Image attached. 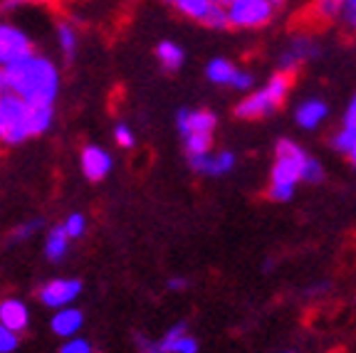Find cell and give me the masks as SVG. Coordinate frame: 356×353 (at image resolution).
Returning <instances> with one entry per match:
<instances>
[{
	"label": "cell",
	"instance_id": "cell-1",
	"mask_svg": "<svg viewBox=\"0 0 356 353\" xmlns=\"http://www.w3.org/2000/svg\"><path fill=\"white\" fill-rule=\"evenodd\" d=\"M60 67L40 52L0 69V92H10L30 104H55L60 97Z\"/></svg>",
	"mask_w": 356,
	"mask_h": 353
},
{
	"label": "cell",
	"instance_id": "cell-2",
	"mask_svg": "<svg viewBox=\"0 0 356 353\" xmlns=\"http://www.w3.org/2000/svg\"><path fill=\"white\" fill-rule=\"evenodd\" d=\"M0 114L6 124L3 144L8 146L44 136L55 124V104H30L10 92H0Z\"/></svg>",
	"mask_w": 356,
	"mask_h": 353
},
{
	"label": "cell",
	"instance_id": "cell-3",
	"mask_svg": "<svg viewBox=\"0 0 356 353\" xmlns=\"http://www.w3.org/2000/svg\"><path fill=\"white\" fill-rule=\"evenodd\" d=\"M289 87H292V74L289 72L273 74L265 89L250 94L248 99H243L235 106V116H240V119H262V116L275 114L282 106V101L287 99Z\"/></svg>",
	"mask_w": 356,
	"mask_h": 353
},
{
	"label": "cell",
	"instance_id": "cell-4",
	"mask_svg": "<svg viewBox=\"0 0 356 353\" xmlns=\"http://www.w3.org/2000/svg\"><path fill=\"white\" fill-rule=\"evenodd\" d=\"M307 154L295 144L282 138L277 144V161L273 166V186H289L295 188L302 181V168H305Z\"/></svg>",
	"mask_w": 356,
	"mask_h": 353
},
{
	"label": "cell",
	"instance_id": "cell-5",
	"mask_svg": "<svg viewBox=\"0 0 356 353\" xmlns=\"http://www.w3.org/2000/svg\"><path fill=\"white\" fill-rule=\"evenodd\" d=\"M35 50V42L28 33L13 22H0V69L13 67L30 57Z\"/></svg>",
	"mask_w": 356,
	"mask_h": 353
},
{
	"label": "cell",
	"instance_id": "cell-6",
	"mask_svg": "<svg viewBox=\"0 0 356 353\" xmlns=\"http://www.w3.org/2000/svg\"><path fill=\"white\" fill-rule=\"evenodd\" d=\"M225 10L233 28H262L275 15L270 0H230Z\"/></svg>",
	"mask_w": 356,
	"mask_h": 353
},
{
	"label": "cell",
	"instance_id": "cell-7",
	"mask_svg": "<svg viewBox=\"0 0 356 353\" xmlns=\"http://www.w3.org/2000/svg\"><path fill=\"white\" fill-rule=\"evenodd\" d=\"M82 281L77 277H57V279L44 281L42 287L38 289V299L42 306L57 311L65 306H72L82 294Z\"/></svg>",
	"mask_w": 356,
	"mask_h": 353
},
{
	"label": "cell",
	"instance_id": "cell-8",
	"mask_svg": "<svg viewBox=\"0 0 356 353\" xmlns=\"http://www.w3.org/2000/svg\"><path fill=\"white\" fill-rule=\"evenodd\" d=\"M79 168H82L87 181L99 183L111 173L114 161H111V154L106 149H102V146H97V144H87L79 151Z\"/></svg>",
	"mask_w": 356,
	"mask_h": 353
},
{
	"label": "cell",
	"instance_id": "cell-9",
	"mask_svg": "<svg viewBox=\"0 0 356 353\" xmlns=\"http://www.w3.org/2000/svg\"><path fill=\"white\" fill-rule=\"evenodd\" d=\"M176 126L181 136H188V133H213L218 126V116L208 109H178Z\"/></svg>",
	"mask_w": 356,
	"mask_h": 353
},
{
	"label": "cell",
	"instance_id": "cell-10",
	"mask_svg": "<svg viewBox=\"0 0 356 353\" xmlns=\"http://www.w3.org/2000/svg\"><path fill=\"white\" fill-rule=\"evenodd\" d=\"M188 166L193 168L198 176H225L235 168V156L230 151H220V154H200V156H188Z\"/></svg>",
	"mask_w": 356,
	"mask_h": 353
},
{
	"label": "cell",
	"instance_id": "cell-11",
	"mask_svg": "<svg viewBox=\"0 0 356 353\" xmlns=\"http://www.w3.org/2000/svg\"><path fill=\"white\" fill-rule=\"evenodd\" d=\"M50 329L55 336H60L62 341L67 338H74L84 329V311L77 306H65V309H57L50 319Z\"/></svg>",
	"mask_w": 356,
	"mask_h": 353
},
{
	"label": "cell",
	"instance_id": "cell-12",
	"mask_svg": "<svg viewBox=\"0 0 356 353\" xmlns=\"http://www.w3.org/2000/svg\"><path fill=\"white\" fill-rule=\"evenodd\" d=\"M159 346H161L163 353H198V348H200L198 341H195V336L188 334V324H186V321L173 324L171 329L163 334Z\"/></svg>",
	"mask_w": 356,
	"mask_h": 353
},
{
	"label": "cell",
	"instance_id": "cell-13",
	"mask_svg": "<svg viewBox=\"0 0 356 353\" xmlns=\"http://www.w3.org/2000/svg\"><path fill=\"white\" fill-rule=\"evenodd\" d=\"M0 324L15 334H22L30 326V309L22 299H3L0 302Z\"/></svg>",
	"mask_w": 356,
	"mask_h": 353
},
{
	"label": "cell",
	"instance_id": "cell-14",
	"mask_svg": "<svg viewBox=\"0 0 356 353\" xmlns=\"http://www.w3.org/2000/svg\"><path fill=\"white\" fill-rule=\"evenodd\" d=\"M317 47H314V42L312 40H305V38H300V40H295V42L289 44V50L284 52L282 57H280V72H295L297 67L302 65V62H307V60H312V57H317Z\"/></svg>",
	"mask_w": 356,
	"mask_h": 353
},
{
	"label": "cell",
	"instance_id": "cell-15",
	"mask_svg": "<svg viewBox=\"0 0 356 353\" xmlns=\"http://www.w3.org/2000/svg\"><path fill=\"white\" fill-rule=\"evenodd\" d=\"M55 35H57V44H60V52L67 62H74L77 60V52H79V30L72 20H57V28H55Z\"/></svg>",
	"mask_w": 356,
	"mask_h": 353
},
{
	"label": "cell",
	"instance_id": "cell-16",
	"mask_svg": "<svg viewBox=\"0 0 356 353\" xmlns=\"http://www.w3.org/2000/svg\"><path fill=\"white\" fill-rule=\"evenodd\" d=\"M70 243L72 240L67 238L62 225H52L50 230L44 232V245H42V252L44 257L50 262H62L70 252Z\"/></svg>",
	"mask_w": 356,
	"mask_h": 353
},
{
	"label": "cell",
	"instance_id": "cell-17",
	"mask_svg": "<svg viewBox=\"0 0 356 353\" xmlns=\"http://www.w3.org/2000/svg\"><path fill=\"white\" fill-rule=\"evenodd\" d=\"M156 60H159V65H161L166 72H178L186 62V52H184V47H178L171 40H163V42L156 44Z\"/></svg>",
	"mask_w": 356,
	"mask_h": 353
},
{
	"label": "cell",
	"instance_id": "cell-18",
	"mask_svg": "<svg viewBox=\"0 0 356 353\" xmlns=\"http://www.w3.org/2000/svg\"><path fill=\"white\" fill-rule=\"evenodd\" d=\"M329 114L327 104L319 99H309L297 109V122H300L302 129H317L319 124L324 122V116Z\"/></svg>",
	"mask_w": 356,
	"mask_h": 353
},
{
	"label": "cell",
	"instance_id": "cell-19",
	"mask_svg": "<svg viewBox=\"0 0 356 353\" xmlns=\"http://www.w3.org/2000/svg\"><path fill=\"white\" fill-rule=\"evenodd\" d=\"M238 72V67L233 62L222 60V57H216L206 65V77L211 79L213 84H220V87H230L233 84V77Z\"/></svg>",
	"mask_w": 356,
	"mask_h": 353
},
{
	"label": "cell",
	"instance_id": "cell-20",
	"mask_svg": "<svg viewBox=\"0 0 356 353\" xmlns=\"http://www.w3.org/2000/svg\"><path fill=\"white\" fill-rule=\"evenodd\" d=\"M176 8L181 15L191 17V20H203V15L208 13V8L213 6V0H166Z\"/></svg>",
	"mask_w": 356,
	"mask_h": 353
},
{
	"label": "cell",
	"instance_id": "cell-21",
	"mask_svg": "<svg viewBox=\"0 0 356 353\" xmlns=\"http://www.w3.org/2000/svg\"><path fill=\"white\" fill-rule=\"evenodd\" d=\"M186 156H200L213 151V133H188L184 136Z\"/></svg>",
	"mask_w": 356,
	"mask_h": 353
},
{
	"label": "cell",
	"instance_id": "cell-22",
	"mask_svg": "<svg viewBox=\"0 0 356 353\" xmlns=\"http://www.w3.org/2000/svg\"><path fill=\"white\" fill-rule=\"evenodd\" d=\"M44 227L42 217H30V220L20 222L15 230L10 232V243H22V240H30L35 235H40V230Z\"/></svg>",
	"mask_w": 356,
	"mask_h": 353
},
{
	"label": "cell",
	"instance_id": "cell-23",
	"mask_svg": "<svg viewBox=\"0 0 356 353\" xmlns=\"http://www.w3.org/2000/svg\"><path fill=\"white\" fill-rule=\"evenodd\" d=\"M60 225L70 240H79V238H84V232H87V217H84L82 213H70Z\"/></svg>",
	"mask_w": 356,
	"mask_h": 353
},
{
	"label": "cell",
	"instance_id": "cell-24",
	"mask_svg": "<svg viewBox=\"0 0 356 353\" xmlns=\"http://www.w3.org/2000/svg\"><path fill=\"white\" fill-rule=\"evenodd\" d=\"M203 25L206 28H211V30H225V28H230V22H228V10L222 6H216L213 3L211 8H208V13L203 15Z\"/></svg>",
	"mask_w": 356,
	"mask_h": 353
},
{
	"label": "cell",
	"instance_id": "cell-25",
	"mask_svg": "<svg viewBox=\"0 0 356 353\" xmlns=\"http://www.w3.org/2000/svg\"><path fill=\"white\" fill-rule=\"evenodd\" d=\"M346 0H314V10L324 20H332V17H339L344 13Z\"/></svg>",
	"mask_w": 356,
	"mask_h": 353
},
{
	"label": "cell",
	"instance_id": "cell-26",
	"mask_svg": "<svg viewBox=\"0 0 356 353\" xmlns=\"http://www.w3.org/2000/svg\"><path fill=\"white\" fill-rule=\"evenodd\" d=\"M114 141H117L119 149H134L136 146V133H134V129L129 126V124H117L114 126Z\"/></svg>",
	"mask_w": 356,
	"mask_h": 353
},
{
	"label": "cell",
	"instance_id": "cell-27",
	"mask_svg": "<svg viewBox=\"0 0 356 353\" xmlns=\"http://www.w3.org/2000/svg\"><path fill=\"white\" fill-rule=\"evenodd\" d=\"M57 353H97V351H95V346L87 341V338L74 336V338H67Z\"/></svg>",
	"mask_w": 356,
	"mask_h": 353
},
{
	"label": "cell",
	"instance_id": "cell-28",
	"mask_svg": "<svg viewBox=\"0 0 356 353\" xmlns=\"http://www.w3.org/2000/svg\"><path fill=\"white\" fill-rule=\"evenodd\" d=\"M322 178H324L322 163H317L314 158H309V156H307L305 168H302V181H307V183H322Z\"/></svg>",
	"mask_w": 356,
	"mask_h": 353
},
{
	"label": "cell",
	"instance_id": "cell-29",
	"mask_svg": "<svg viewBox=\"0 0 356 353\" xmlns=\"http://www.w3.org/2000/svg\"><path fill=\"white\" fill-rule=\"evenodd\" d=\"M20 343V334L10 331L6 326L0 324V353H13Z\"/></svg>",
	"mask_w": 356,
	"mask_h": 353
},
{
	"label": "cell",
	"instance_id": "cell-30",
	"mask_svg": "<svg viewBox=\"0 0 356 353\" xmlns=\"http://www.w3.org/2000/svg\"><path fill=\"white\" fill-rule=\"evenodd\" d=\"M134 343H136V351H139V353H163L161 346H159V341L144 338L141 334H136V336H134Z\"/></svg>",
	"mask_w": 356,
	"mask_h": 353
},
{
	"label": "cell",
	"instance_id": "cell-31",
	"mask_svg": "<svg viewBox=\"0 0 356 353\" xmlns=\"http://www.w3.org/2000/svg\"><path fill=\"white\" fill-rule=\"evenodd\" d=\"M52 3H62V0H3V8L13 10V8L22 6H52Z\"/></svg>",
	"mask_w": 356,
	"mask_h": 353
},
{
	"label": "cell",
	"instance_id": "cell-32",
	"mask_svg": "<svg viewBox=\"0 0 356 353\" xmlns=\"http://www.w3.org/2000/svg\"><path fill=\"white\" fill-rule=\"evenodd\" d=\"M267 193H270V198L273 200H289L292 198V195H295V188H289V186H273V183H270V190H267Z\"/></svg>",
	"mask_w": 356,
	"mask_h": 353
},
{
	"label": "cell",
	"instance_id": "cell-33",
	"mask_svg": "<svg viewBox=\"0 0 356 353\" xmlns=\"http://www.w3.org/2000/svg\"><path fill=\"white\" fill-rule=\"evenodd\" d=\"M233 89H240V92H245V89H250L252 87V74L250 72H235L233 77V84H230Z\"/></svg>",
	"mask_w": 356,
	"mask_h": 353
},
{
	"label": "cell",
	"instance_id": "cell-34",
	"mask_svg": "<svg viewBox=\"0 0 356 353\" xmlns=\"http://www.w3.org/2000/svg\"><path fill=\"white\" fill-rule=\"evenodd\" d=\"M166 287L171 289V292H184V289H188V279H186V277H171Z\"/></svg>",
	"mask_w": 356,
	"mask_h": 353
},
{
	"label": "cell",
	"instance_id": "cell-35",
	"mask_svg": "<svg viewBox=\"0 0 356 353\" xmlns=\"http://www.w3.org/2000/svg\"><path fill=\"white\" fill-rule=\"evenodd\" d=\"M344 15H346V20H349V25H354L356 28V0H346Z\"/></svg>",
	"mask_w": 356,
	"mask_h": 353
},
{
	"label": "cell",
	"instance_id": "cell-36",
	"mask_svg": "<svg viewBox=\"0 0 356 353\" xmlns=\"http://www.w3.org/2000/svg\"><path fill=\"white\" fill-rule=\"evenodd\" d=\"M3 136H6V124H3V114H0V141H3Z\"/></svg>",
	"mask_w": 356,
	"mask_h": 353
},
{
	"label": "cell",
	"instance_id": "cell-37",
	"mask_svg": "<svg viewBox=\"0 0 356 353\" xmlns=\"http://www.w3.org/2000/svg\"><path fill=\"white\" fill-rule=\"evenodd\" d=\"M270 3H273V8H275V10H277V8H280V6H282L284 0H270Z\"/></svg>",
	"mask_w": 356,
	"mask_h": 353
},
{
	"label": "cell",
	"instance_id": "cell-38",
	"mask_svg": "<svg viewBox=\"0 0 356 353\" xmlns=\"http://www.w3.org/2000/svg\"><path fill=\"white\" fill-rule=\"evenodd\" d=\"M213 3H216V6H222V8H225V6L230 3V0H213Z\"/></svg>",
	"mask_w": 356,
	"mask_h": 353
},
{
	"label": "cell",
	"instance_id": "cell-39",
	"mask_svg": "<svg viewBox=\"0 0 356 353\" xmlns=\"http://www.w3.org/2000/svg\"><path fill=\"white\" fill-rule=\"evenodd\" d=\"M287 353H292V351H287Z\"/></svg>",
	"mask_w": 356,
	"mask_h": 353
}]
</instances>
